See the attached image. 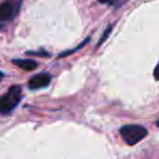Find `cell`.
<instances>
[{"instance_id": "cell-3", "label": "cell", "mask_w": 159, "mask_h": 159, "mask_svg": "<svg viewBox=\"0 0 159 159\" xmlns=\"http://www.w3.org/2000/svg\"><path fill=\"white\" fill-rule=\"evenodd\" d=\"M51 75L47 73H40L37 74V75L33 76L32 78L28 81V88L30 90H38V89H42L46 88L50 84L51 82Z\"/></svg>"}, {"instance_id": "cell-8", "label": "cell", "mask_w": 159, "mask_h": 159, "mask_svg": "<svg viewBox=\"0 0 159 159\" xmlns=\"http://www.w3.org/2000/svg\"><path fill=\"white\" fill-rule=\"evenodd\" d=\"M111 28H113V26H109L108 28H107L106 30H105L104 32V35H103V37L101 38V40H100V42H98V46H101V44L103 43V42H104V40H105V38H107L108 37V35H109V33L111 32Z\"/></svg>"}, {"instance_id": "cell-12", "label": "cell", "mask_w": 159, "mask_h": 159, "mask_svg": "<svg viewBox=\"0 0 159 159\" xmlns=\"http://www.w3.org/2000/svg\"><path fill=\"white\" fill-rule=\"evenodd\" d=\"M156 124H157V126L159 127V120H157V122H156Z\"/></svg>"}, {"instance_id": "cell-1", "label": "cell", "mask_w": 159, "mask_h": 159, "mask_svg": "<svg viewBox=\"0 0 159 159\" xmlns=\"http://www.w3.org/2000/svg\"><path fill=\"white\" fill-rule=\"evenodd\" d=\"M22 100V89L20 86H12L3 96L0 98V113L9 114L19 105Z\"/></svg>"}, {"instance_id": "cell-2", "label": "cell", "mask_w": 159, "mask_h": 159, "mask_svg": "<svg viewBox=\"0 0 159 159\" xmlns=\"http://www.w3.org/2000/svg\"><path fill=\"white\" fill-rule=\"evenodd\" d=\"M120 135L129 145H135L147 136V130L140 125H126L119 130Z\"/></svg>"}, {"instance_id": "cell-13", "label": "cell", "mask_w": 159, "mask_h": 159, "mask_svg": "<svg viewBox=\"0 0 159 159\" xmlns=\"http://www.w3.org/2000/svg\"><path fill=\"white\" fill-rule=\"evenodd\" d=\"M2 27V25H1V24H0V28H1Z\"/></svg>"}, {"instance_id": "cell-5", "label": "cell", "mask_w": 159, "mask_h": 159, "mask_svg": "<svg viewBox=\"0 0 159 159\" xmlns=\"http://www.w3.org/2000/svg\"><path fill=\"white\" fill-rule=\"evenodd\" d=\"M13 64H15L16 66H19L20 68L24 69V70H34V69L37 68L38 64L36 61L34 60H30V59H27V60H13L12 61Z\"/></svg>"}, {"instance_id": "cell-11", "label": "cell", "mask_w": 159, "mask_h": 159, "mask_svg": "<svg viewBox=\"0 0 159 159\" xmlns=\"http://www.w3.org/2000/svg\"><path fill=\"white\" fill-rule=\"evenodd\" d=\"M2 78H3V73H2V71L0 70V81L2 80Z\"/></svg>"}, {"instance_id": "cell-10", "label": "cell", "mask_w": 159, "mask_h": 159, "mask_svg": "<svg viewBox=\"0 0 159 159\" xmlns=\"http://www.w3.org/2000/svg\"><path fill=\"white\" fill-rule=\"evenodd\" d=\"M154 78H155L157 81L159 80V62H158V64L156 65L155 69H154Z\"/></svg>"}, {"instance_id": "cell-6", "label": "cell", "mask_w": 159, "mask_h": 159, "mask_svg": "<svg viewBox=\"0 0 159 159\" xmlns=\"http://www.w3.org/2000/svg\"><path fill=\"white\" fill-rule=\"evenodd\" d=\"M89 40H90V38H87L86 40H84V42H82V43H80L79 46L77 47V48H75V49H73V50H70V51H65V52H63V53H61V54L59 55V57H66V55H69V54H71V53H74V52H76V51L77 50H79L80 48H82V47L84 46V44L87 43V42L89 41Z\"/></svg>"}, {"instance_id": "cell-9", "label": "cell", "mask_w": 159, "mask_h": 159, "mask_svg": "<svg viewBox=\"0 0 159 159\" xmlns=\"http://www.w3.org/2000/svg\"><path fill=\"white\" fill-rule=\"evenodd\" d=\"M27 54H32V55H43V57H50L48 52H44V51H41V52H27Z\"/></svg>"}, {"instance_id": "cell-7", "label": "cell", "mask_w": 159, "mask_h": 159, "mask_svg": "<svg viewBox=\"0 0 159 159\" xmlns=\"http://www.w3.org/2000/svg\"><path fill=\"white\" fill-rule=\"evenodd\" d=\"M98 2L104 4H108V6H118V4L122 3L124 0H98Z\"/></svg>"}, {"instance_id": "cell-4", "label": "cell", "mask_w": 159, "mask_h": 159, "mask_svg": "<svg viewBox=\"0 0 159 159\" xmlns=\"http://www.w3.org/2000/svg\"><path fill=\"white\" fill-rule=\"evenodd\" d=\"M15 4L11 1H7L0 4V22L10 21L15 16Z\"/></svg>"}]
</instances>
